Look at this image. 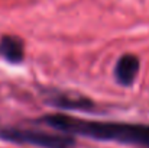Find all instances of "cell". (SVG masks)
Segmentation results:
<instances>
[{
  "label": "cell",
  "instance_id": "6da1fadb",
  "mask_svg": "<svg viewBox=\"0 0 149 148\" xmlns=\"http://www.w3.org/2000/svg\"><path fill=\"white\" fill-rule=\"evenodd\" d=\"M35 122L48 125L59 132L70 135H80L97 141H113L119 144L149 148V125L143 123L90 121L62 113L47 115L36 119Z\"/></svg>",
  "mask_w": 149,
  "mask_h": 148
},
{
  "label": "cell",
  "instance_id": "7a4b0ae2",
  "mask_svg": "<svg viewBox=\"0 0 149 148\" xmlns=\"http://www.w3.org/2000/svg\"><path fill=\"white\" fill-rule=\"evenodd\" d=\"M0 138L15 144H28L38 148H75L77 141L70 134H54L47 131L23 129V128H3Z\"/></svg>",
  "mask_w": 149,
  "mask_h": 148
},
{
  "label": "cell",
  "instance_id": "3957f363",
  "mask_svg": "<svg viewBox=\"0 0 149 148\" xmlns=\"http://www.w3.org/2000/svg\"><path fill=\"white\" fill-rule=\"evenodd\" d=\"M47 103L65 110H91L94 102L83 95H74L70 92H52Z\"/></svg>",
  "mask_w": 149,
  "mask_h": 148
},
{
  "label": "cell",
  "instance_id": "277c9868",
  "mask_svg": "<svg viewBox=\"0 0 149 148\" xmlns=\"http://www.w3.org/2000/svg\"><path fill=\"white\" fill-rule=\"evenodd\" d=\"M141 68V61L133 54H125L119 58L116 68H114V77L119 84L122 86H132L138 77Z\"/></svg>",
  "mask_w": 149,
  "mask_h": 148
},
{
  "label": "cell",
  "instance_id": "5b68a950",
  "mask_svg": "<svg viewBox=\"0 0 149 148\" xmlns=\"http://www.w3.org/2000/svg\"><path fill=\"white\" fill-rule=\"evenodd\" d=\"M0 55L9 62H20L25 55V44L19 36L4 35L0 39Z\"/></svg>",
  "mask_w": 149,
  "mask_h": 148
}]
</instances>
